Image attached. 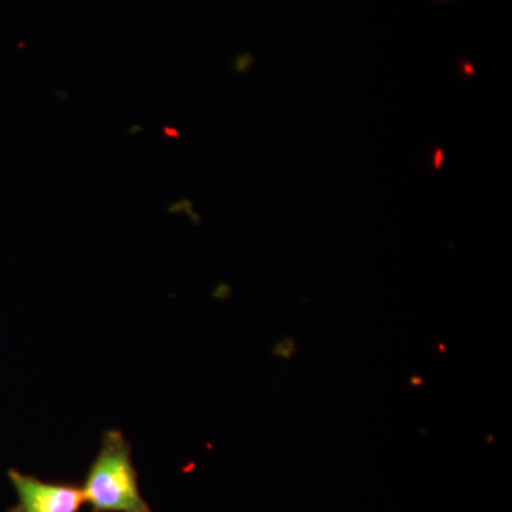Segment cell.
Masks as SVG:
<instances>
[{"label": "cell", "mask_w": 512, "mask_h": 512, "mask_svg": "<svg viewBox=\"0 0 512 512\" xmlns=\"http://www.w3.org/2000/svg\"><path fill=\"white\" fill-rule=\"evenodd\" d=\"M434 161H436V164H434V168H437V170H439V168L441 167V161H443V151L440 150H436V156H434Z\"/></svg>", "instance_id": "cell-4"}, {"label": "cell", "mask_w": 512, "mask_h": 512, "mask_svg": "<svg viewBox=\"0 0 512 512\" xmlns=\"http://www.w3.org/2000/svg\"><path fill=\"white\" fill-rule=\"evenodd\" d=\"M90 512H153L141 494L131 444L120 430L103 434L97 457L82 485Z\"/></svg>", "instance_id": "cell-1"}, {"label": "cell", "mask_w": 512, "mask_h": 512, "mask_svg": "<svg viewBox=\"0 0 512 512\" xmlns=\"http://www.w3.org/2000/svg\"><path fill=\"white\" fill-rule=\"evenodd\" d=\"M434 2H437V3H448V2H454V0H434Z\"/></svg>", "instance_id": "cell-5"}, {"label": "cell", "mask_w": 512, "mask_h": 512, "mask_svg": "<svg viewBox=\"0 0 512 512\" xmlns=\"http://www.w3.org/2000/svg\"><path fill=\"white\" fill-rule=\"evenodd\" d=\"M10 484L18 495V503L8 512H82V485L50 483L15 468L8 471Z\"/></svg>", "instance_id": "cell-2"}, {"label": "cell", "mask_w": 512, "mask_h": 512, "mask_svg": "<svg viewBox=\"0 0 512 512\" xmlns=\"http://www.w3.org/2000/svg\"><path fill=\"white\" fill-rule=\"evenodd\" d=\"M292 352L293 340H286V342L278 343L274 350L275 355L286 357V359H288V357L292 355Z\"/></svg>", "instance_id": "cell-3"}]
</instances>
